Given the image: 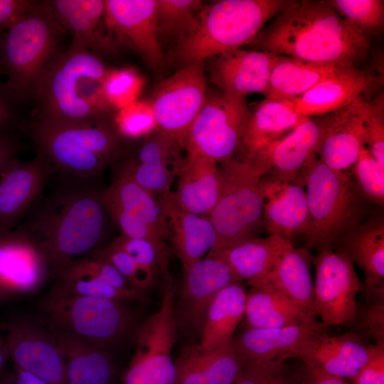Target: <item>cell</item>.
I'll use <instances>...</instances> for the list:
<instances>
[{"label":"cell","instance_id":"cell-1","mask_svg":"<svg viewBox=\"0 0 384 384\" xmlns=\"http://www.w3.org/2000/svg\"><path fill=\"white\" fill-rule=\"evenodd\" d=\"M50 191L23 218L19 230L58 273L71 261L97 250L110 220L97 178L60 172Z\"/></svg>","mask_w":384,"mask_h":384},{"label":"cell","instance_id":"cell-2","mask_svg":"<svg viewBox=\"0 0 384 384\" xmlns=\"http://www.w3.org/2000/svg\"><path fill=\"white\" fill-rule=\"evenodd\" d=\"M250 45L255 50L306 62L357 68L370 42L325 1L287 0Z\"/></svg>","mask_w":384,"mask_h":384},{"label":"cell","instance_id":"cell-3","mask_svg":"<svg viewBox=\"0 0 384 384\" xmlns=\"http://www.w3.org/2000/svg\"><path fill=\"white\" fill-rule=\"evenodd\" d=\"M111 70L101 57L72 41L38 78L31 117L66 120L111 117L114 110L104 92Z\"/></svg>","mask_w":384,"mask_h":384},{"label":"cell","instance_id":"cell-4","mask_svg":"<svg viewBox=\"0 0 384 384\" xmlns=\"http://www.w3.org/2000/svg\"><path fill=\"white\" fill-rule=\"evenodd\" d=\"M18 129L36 145L56 172L82 178H100L122 157V137L111 117L88 120L35 118Z\"/></svg>","mask_w":384,"mask_h":384},{"label":"cell","instance_id":"cell-5","mask_svg":"<svg viewBox=\"0 0 384 384\" xmlns=\"http://www.w3.org/2000/svg\"><path fill=\"white\" fill-rule=\"evenodd\" d=\"M287 0H220L201 9L194 31L169 58L179 68L250 44Z\"/></svg>","mask_w":384,"mask_h":384},{"label":"cell","instance_id":"cell-6","mask_svg":"<svg viewBox=\"0 0 384 384\" xmlns=\"http://www.w3.org/2000/svg\"><path fill=\"white\" fill-rule=\"evenodd\" d=\"M65 32L50 1H38L3 33L0 66L7 77L4 85L19 102L32 100L38 78L60 53Z\"/></svg>","mask_w":384,"mask_h":384},{"label":"cell","instance_id":"cell-7","mask_svg":"<svg viewBox=\"0 0 384 384\" xmlns=\"http://www.w3.org/2000/svg\"><path fill=\"white\" fill-rule=\"evenodd\" d=\"M304 183L309 214L306 248L332 246L364 220L366 200L351 171L332 169L316 155L306 169Z\"/></svg>","mask_w":384,"mask_h":384},{"label":"cell","instance_id":"cell-8","mask_svg":"<svg viewBox=\"0 0 384 384\" xmlns=\"http://www.w3.org/2000/svg\"><path fill=\"white\" fill-rule=\"evenodd\" d=\"M219 169L220 195L209 216L217 239L207 257L250 238L262 218L261 174L247 162L234 156L220 164Z\"/></svg>","mask_w":384,"mask_h":384},{"label":"cell","instance_id":"cell-9","mask_svg":"<svg viewBox=\"0 0 384 384\" xmlns=\"http://www.w3.org/2000/svg\"><path fill=\"white\" fill-rule=\"evenodd\" d=\"M48 311L61 334L105 348L129 335L135 328L125 302L83 297L56 289Z\"/></svg>","mask_w":384,"mask_h":384},{"label":"cell","instance_id":"cell-10","mask_svg":"<svg viewBox=\"0 0 384 384\" xmlns=\"http://www.w3.org/2000/svg\"><path fill=\"white\" fill-rule=\"evenodd\" d=\"M250 112L246 97H234L219 90H207L204 103L185 137L187 154L224 163L240 146Z\"/></svg>","mask_w":384,"mask_h":384},{"label":"cell","instance_id":"cell-11","mask_svg":"<svg viewBox=\"0 0 384 384\" xmlns=\"http://www.w3.org/2000/svg\"><path fill=\"white\" fill-rule=\"evenodd\" d=\"M205 65L206 61L202 60L178 68L156 85L149 100L156 129L183 148L186 134L206 96Z\"/></svg>","mask_w":384,"mask_h":384},{"label":"cell","instance_id":"cell-12","mask_svg":"<svg viewBox=\"0 0 384 384\" xmlns=\"http://www.w3.org/2000/svg\"><path fill=\"white\" fill-rule=\"evenodd\" d=\"M313 261L316 270L314 303L321 323L327 328L355 320L356 296L361 284L353 262L332 246L319 249Z\"/></svg>","mask_w":384,"mask_h":384},{"label":"cell","instance_id":"cell-13","mask_svg":"<svg viewBox=\"0 0 384 384\" xmlns=\"http://www.w3.org/2000/svg\"><path fill=\"white\" fill-rule=\"evenodd\" d=\"M182 270L181 286L175 299L178 329L200 336L213 300L223 288L237 280L228 265L219 258L206 256Z\"/></svg>","mask_w":384,"mask_h":384},{"label":"cell","instance_id":"cell-14","mask_svg":"<svg viewBox=\"0 0 384 384\" xmlns=\"http://www.w3.org/2000/svg\"><path fill=\"white\" fill-rule=\"evenodd\" d=\"M105 5L112 39L130 46L151 68L164 66L167 60L157 37L156 0H105Z\"/></svg>","mask_w":384,"mask_h":384},{"label":"cell","instance_id":"cell-15","mask_svg":"<svg viewBox=\"0 0 384 384\" xmlns=\"http://www.w3.org/2000/svg\"><path fill=\"white\" fill-rule=\"evenodd\" d=\"M55 170L37 152L31 159H12L0 174V230L9 233L43 195Z\"/></svg>","mask_w":384,"mask_h":384},{"label":"cell","instance_id":"cell-16","mask_svg":"<svg viewBox=\"0 0 384 384\" xmlns=\"http://www.w3.org/2000/svg\"><path fill=\"white\" fill-rule=\"evenodd\" d=\"M368 102L361 95L343 108L316 116L321 127L316 154L332 169L351 171L365 146Z\"/></svg>","mask_w":384,"mask_h":384},{"label":"cell","instance_id":"cell-17","mask_svg":"<svg viewBox=\"0 0 384 384\" xmlns=\"http://www.w3.org/2000/svg\"><path fill=\"white\" fill-rule=\"evenodd\" d=\"M320 135L317 117H311L287 137L265 146L245 161L262 176H271L304 186L305 171L317 155Z\"/></svg>","mask_w":384,"mask_h":384},{"label":"cell","instance_id":"cell-18","mask_svg":"<svg viewBox=\"0 0 384 384\" xmlns=\"http://www.w3.org/2000/svg\"><path fill=\"white\" fill-rule=\"evenodd\" d=\"M4 343L16 368L48 384H68L64 356L55 336L29 322L15 321Z\"/></svg>","mask_w":384,"mask_h":384},{"label":"cell","instance_id":"cell-19","mask_svg":"<svg viewBox=\"0 0 384 384\" xmlns=\"http://www.w3.org/2000/svg\"><path fill=\"white\" fill-rule=\"evenodd\" d=\"M182 149L176 141L155 129L145 137L136 153L117 168L154 196H159L171 191L184 166Z\"/></svg>","mask_w":384,"mask_h":384},{"label":"cell","instance_id":"cell-20","mask_svg":"<svg viewBox=\"0 0 384 384\" xmlns=\"http://www.w3.org/2000/svg\"><path fill=\"white\" fill-rule=\"evenodd\" d=\"M277 55L236 48L213 56L210 80L217 89L234 97L258 92L267 96L270 77Z\"/></svg>","mask_w":384,"mask_h":384},{"label":"cell","instance_id":"cell-21","mask_svg":"<svg viewBox=\"0 0 384 384\" xmlns=\"http://www.w3.org/2000/svg\"><path fill=\"white\" fill-rule=\"evenodd\" d=\"M374 345L354 332L329 336L325 331L305 340L295 358L329 375L352 380L369 360Z\"/></svg>","mask_w":384,"mask_h":384},{"label":"cell","instance_id":"cell-22","mask_svg":"<svg viewBox=\"0 0 384 384\" xmlns=\"http://www.w3.org/2000/svg\"><path fill=\"white\" fill-rule=\"evenodd\" d=\"M262 219L270 235L292 242L294 236L305 235L309 223L306 193L303 186L271 176L261 178Z\"/></svg>","mask_w":384,"mask_h":384},{"label":"cell","instance_id":"cell-23","mask_svg":"<svg viewBox=\"0 0 384 384\" xmlns=\"http://www.w3.org/2000/svg\"><path fill=\"white\" fill-rule=\"evenodd\" d=\"M157 201L165 221L166 239L182 267L201 260L217 239L210 218L184 209L171 191L159 195Z\"/></svg>","mask_w":384,"mask_h":384},{"label":"cell","instance_id":"cell-24","mask_svg":"<svg viewBox=\"0 0 384 384\" xmlns=\"http://www.w3.org/2000/svg\"><path fill=\"white\" fill-rule=\"evenodd\" d=\"M326 329L316 319L280 328L245 329L234 336L232 345L242 365L286 361L295 358L305 340Z\"/></svg>","mask_w":384,"mask_h":384},{"label":"cell","instance_id":"cell-25","mask_svg":"<svg viewBox=\"0 0 384 384\" xmlns=\"http://www.w3.org/2000/svg\"><path fill=\"white\" fill-rule=\"evenodd\" d=\"M335 250L348 256L363 272L368 300L384 296V219L373 215L340 235Z\"/></svg>","mask_w":384,"mask_h":384},{"label":"cell","instance_id":"cell-26","mask_svg":"<svg viewBox=\"0 0 384 384\" xmlns=\"http://www.w3.org/2000/svg\"><path fill=\"white\" fill-rule=\"evenodd\" d=\"M380 82L376 75L358 67L341 68L302 95L283 100L298 113L313 117L347 106Z\"/></svg>","mask_w":384,"mask_h":384},{"label":"cell","instance_id":"cell-27","mask_svg":"<svg viewBox=\"0 0 384 384\" xmlns=\"http://www.w3.org/2000/svg\"><path fill=\"white\" fill-rule=\"evenodd\" d=\"M103 201L110 220L122 233L136 223H145L166 239L165 221L158 201L125 171L116 168L112 183L105 189Z\"/></svg>","mask_w":384,"mask_h":384},{"label":"cell","instance_id":"cell-28","mask_svg":"<svg viewBox=\"0 0 384 384\" xmlns=\"http://www.w3.org/2000/svg\"><path fill=\"white\" fill-rule=\"evenodd\" d=\"M50 4L65 31L77 42L101 57L117 53L105 22L104 0H52Z\"/></svg>","mask_w":384,"mask_h":384},{"label":"cell","instance_id":"cell-29","mask_svg":"<svg viewBox=\"0 0 384 384\" xmlns=\"http://www.w3.org/2000/svg\"><path fill=\"white\" fill-rule=\"evenodd\" d=\"M174 365L173 384H235L243 368L232 342L213 351L187 345Z\"/></svg>","mask_w":384,"mask_h":384},{"label":"cell","instance_id":"cell-30","mask_svg":"<svg viewBox=\"0 0 384 384\" xmlns=\"http://www.w3.org/2000/svg\"><path fill=\"white\" fill-rule=\"evenodd\" d=\"M311 117L298 113L285 100L265 98L251 114L240 146L242 160L282 139Z\"/></svg>","mask_w":384,"mask_h":384},{"label":"cell","instance_id":"cell-31","mask_svg":"<svg viewBox=\"0 0 384 384\" xmlns=\"http://www.w3.org/2000/svg\"><path fill=\"white\" fill-rule=\"evenodd\" d=\"M177 178L173 193L178 204L191 213L209 217L220 191L218 163L203 156L187 154Z\"/></svg>","mask_w":384,"mask_h":384},{"label":"cell","instance_id":"cell-32","mask_svg":"<svg viewBox=\"0 0 384 384\" xmlns=\"http://www.w3.org/2000/svg\"><path fill=\"white\" fill-rule=\"evenodd\" d=\"M250 286L274 289L312 317L317 316L309 260L304 249L295 248L292 243L288 244L270 273Z\"/></svg>","mask_w":384,"mask_h":384},{"label":"cell","instance_id":"cell-33","mask_svg":"<svg viewBox=\"0 0 384 384\" xmlns=\"http://www.w3.org/2000/svg\"><path fill=\"white\" fill-rule=\"evenodd\" d=\"M275 235L248 238L209 257L219 258L230 269L237 281L251 285L264 279L273 270L288 244Z\"/></svg>","mask_w":384,"mask_h":384},{"label":"cell","instance_id":"cell-34","mask_svg":"<svg viewBox=\"0 0 384 384\" xmlns=\"http://www.w3.org/2000/svg\"><path fill=\"white\" fill-rule=\"evenodd\" d=\"M247 290L242 282L235 281L213 300L206 316L198 346L213 351L230 344L245 317Z\"/></svg>","mask_w":384,"mask_h":384},{"label":"cell","instance_id":"cell-35","mask_svg":"<svg viewBox=\"0 0 384 384\" xmlns=\"http://www.w3.org/2000/svg\"><path fill=\"white\" fill-rule=\"evenodd\" d=\"M244 318L246 329L280 328L316 319L282 293L257 286L247 293Z\"/></svg>","mask_w":384,"mask_h":384},{"label":"cell","instance_id":"cell-36","mask_svg":"<svg viewBox=\"0 0 384 384\" xmlns=\"http://www.w3.org/2000/svg\"><path fill=\"white\" fill-rule=\"evenodd\" d=\"M64 356L68 384H112L116 368L105 348L55 336Z\"/></svg>","mask_w":384,"mask_h":384},{"label":"cell","instance_id":"cell-37","mask_svg":"<svg viewBox=\"0 0 384 384\" xmlns=\"http://www.w3.org/2000/svg\"><path fill=\"white\" fill-rule=\"evenodd\" d=\"M341 68L277 55L265 98L289 100L298 97Z\"/></svg>","mask_w":384,"mask_h":384},{"label":"cell","instance_id":"cell-38","mask_svg":"<svg viewBox=\"0 0 384 384\" xmlns=\"http://www.w3.org/2000/svg\"><path fill=\"white\" fill-rule=\"evenodd\" d=\"M57 274V289L65 293L124 302L144 297L119 291L105 282L92 270L88 257L71 261Z\"/></svg>","mask_w":384,"mask_h":384},{"label":"cell","instance_id":"cell-39","mask_svg":"<svg viewBox=\"0 0 384 384\" xmlns=\"http://www.w3.org/2000/svg\"><path fill=\"white\" fill-rule=\"evenodd\" d=\"M204 5L201 0H156L157 37L161 46L164 41L174 42L175 46L190 35Z\"/></svg>","mask_w":384,"mask_h":384},{"label":"cell","instance_id":"cell-40","mask_svg":"<svg viewBox=\"0 0 384 384\" xmlns=\"http://www.w3.org/2000/svg\"><path fill=\"white\" fill-rule=\"evenodd\" d=\"M351 26L364 35H376L384 24V3L380 0L325 1Z\"/></svg>","mask_w":384,"mask_h":384},{"label":"cell","instance_id":"cell-41","mask_svg":"<svg viewBox=\"0 0 384 384\" xmlns=\"http://www.w3.org/2000/svg\"><path fill=\"white\" fill-rule=\"evenodd\" d=\"M363 198L380 206L384 204V166L363 146L351 169Z\"/></svg>","mask_w":384,"mask_h":384},{"label":"cell","instance_id":"cell-42","mask_svg":"<svg viewBox=\"0 0 384 384\" xmlns=\"http://www.w3.org/2000/svg\"><path fill=\"white\" fill-rule=\"evenodd\" d=\"M144 82L133 68L112 69L104 83L105 95L112 108L118 111L137 100Z\"/></svg>","mask_w":384,"mask_h":384},{"label":"cell","instance_id":"cell-43","mask_svg":"<svg viewBox=\"0 0 384 384\" xmlns=\"http://www.w3.org/2000/svg\"><path fill=\"white\" fill-rule=\"evenodd\" d=\"M235 384H299V367L281 360L245 364Z\"/></svg>","mask_w":384,"mask_h":384},{"label":"cell","instance_id":"cell-44","mask_svg":"<svg viewBox=\"0 0 384 384\" xmlns=\"http://www.w3.org/2000/svg\"><path fill=\"white\" fill-rule=\"evenodd\" d=\"M114 125L122 137H146L156 129L154 114L149 100H137L117 111Z\"/></svg>","mask_w":384,"mask_h":384},{"label":"cell","instance_id":"cell-45","mask_svg":"<svg viewBox=\"0 0 384 384\" xmlns=\"http://www.w3.org/2000/svg\"><path fill=\"white\" fill-rule=\"evenodd\" d=\"M92 252L113 265L139 292L143 294L153 284L155 277L142 268L129 254L112 242Z\"/></svg>","mask_w":384,"mask_h":384},{"label":"cell","instance_id":"cell-46","mask_svg":"<svg viewBox=\"0 0 384 384\" xmlns=\"http://www.w3.org/2000/svg\"><path fill=\"white\" fill-rule=\"evenodd\" d=\"M365 146L384 166V97L383 93L368 102L366 119Z\"/></svg>","mask_w":384,"mask_h":384},{"label":"cell","instance_id":"cell-47","mask_svg":"<svg viewBox=\"0 0 384 384\" xmlns=\"http://www.w3.org/2000/svg\"><path fill=\"white\" fill-rule=\"evenodd\" d=\"M111 242L129 254L142 268L155 278L159 273V256L149 242L121 235Z\"/></svg>","mask_w":384,"mask_h":384},{"label":"cell","instance_id":"cell-48","mask_svg":"<svg viewBox=\"0 0 384 384\" xmlns=\"http://www.w3.org/2000/svg\"><path fill=\"white\" fill-rule=\"evenodd\" d=\"M359 324L362 330L375 341V344H384V296L368 300Z\"/></svg>","mask_w":384,"mask_h":384},{"label":"cell","instance_id":"cell-49","mask_svg":"<svg viewBox=\"0 0 384 384\" xmlns=\"http://www.w3.org/2000/svg\"><path fill=\"white\" fill-rule=\"evenodd\" d=\"M352 384H384V344H375L371 356Z\"/></svg>","mask_w":384,"mask_h":384},{"label":"cell","instance_id":"cell-50","mask_svg":"<svg viewBox=\"0 0 384 384\" xmlns=\"http://www.w3.org/2000/svg\"><path fill=\"white\" fill-rule=\"evenodd\" d=\"M38 1L0 0V32H4L14 25L25 14L32 10Z\"/></svg>","mask_w":384,"mask_h":384},{"label":"cell","instance_id":"cell-51","mask_svg":"<svg viewBox=\"0 0 384 384\" xmlns=\"http://www.w3.org/2000/svg\"><path fill=\"white\" fill-rule=\"evenodd\" d=\"M23 144L18 135L8 131L0 132V174L9 163L17 157Z\"/></svg>","mask_w":384,"mask_h":384},{"label":"cell","instance_id":"cell-52","mask_svg":"<svg viewBox=\"0 0 384 384\" xmlns=\"http://www.w3.org/2000/svg\"><path fill=\"white\" fill-rule=\"evenodd\" d=\"M19 102L6 88L0 83V132L8 129L16 119V103Z\"/></svg>","mask_w":384,"mask_h":384},{"label":"cell","instance_id":"cell-53","mask_svg":"<svg viewBox=\"0 0 384 384\" xmlns=\"http://www.w3.org/2000/svg\"><path fill=\"white\" fill-rule=\"evenodd\" d=\"M299 384H352L346 379L326 373L302 363L299 366Z\"/></svg>","mask_w":384,"mask_h":384},{"label":"cell","instance_id":"cell-54","mask_svg":"<svg viewBox=\"0 0 384 384\" xmlns=\"http://www.w3.org/2000/svg\"><path fill=\"white\" fill-rule=\"evenodd\" d=\"M16 235L14 230L6 233L0 230V274L2 272L11 252Z\"/></svg>","mask_w":384,"mask_h":384},{"label":"cell","instance_id":"cell-55","mask_svg":"<svg viewBox=\"0 0 384 384\" xmlns=\"http://www.w3.org/2000/svg\"><path fill=\"white\" fill-rule=\"evenodd\" d=\"M15 384H48L35 375L16 368Z\"/></svg>","mask_w":384,"mask_h":384},{"label":"cell","instance_id":"cell-56","mask_svg":"<svg viewBox=\"0 0 384 384\" xmlns=\"http://www.w3.org/2000/svg\"><path fill=\"white\" fill-rule=\"evenodd\" d=\"M8 358L9 355L6 351L4 341H1V339L0 338V372L4 368Z\"/></svg>","mask_w":384,"mask_h":384},{"label":"cell","instance_id":"cell-57","mask_svg":"<svg viewBox=\"0 0 384 384\" xmlns=\"http://www.w3.org/2000/svg\"><path fill=\"white\" fill-rule=\"evenodd\" d=\"M11 293L1 282H0V302Z\"/></svg>","mask_w":384,"mask_h":384},{"label":"cell","instance_id":"cell-58","mask_svg":"<svg viewBox=\"0 0 384 384\" xmlns=\"http://www.w3.org/2000/svg\"><path fill=\"white\" fill-rule=\"evenodd\" d=\"M4 33V32H0V41H1V37H2Z\"/></svg>","mask_w":384,"mask_h":384},{"label":"cell","instance_id":"cell-59","mask_svg":"<svg viewBox=\"0 0 384 384\" xmlns=\"http://www.w3.org/2000/svg\"><path fill=\"white\" fill-rule=\"evenodd\" d=\"M0 72H2V70H1V66H0Z\"/></svg>","mask_w":384,"mask_h":384}]
</instances>
